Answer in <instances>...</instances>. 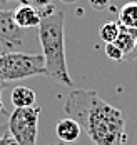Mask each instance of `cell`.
Listing matches in <instances>:
<instances>
[{"instance_id": "cell-1", "label": "cell", "mask_w": 137, "mask_h": 145, "mask_svg": "<svg viewBox=\"0 0 137 145\" xmlns=\"http://www.w3.org/2000/svg\"><path fill=\"white\" fill-rule=\"evenodd\" d=\"M64 110L79 122L95 145H124L125 117L122 110L102 100L95 90L74 88L65 100Z\"/></svg>"}, {"instance_id": "cell-2", "label": "cell", "mask_w": 137, "mask_h": 145, "mask_svg": "<svg viewBox=\"0 0 137 145\" xmlns=\"http://www.w3.org/2000/svg\"><path fill=\"white\" fill-rule=\"evenodd\" d=\"M39 12L42 15V22L39 25V42L45 60L47 77L59 85L74 88V80L69 73L65 60V33H64L65 14L62 10H55V7L52 5Z\"/></svg>"}, {"instance_id": "cell-3", "label": "cell", "mask_w": 137, "mask_h": 145, "mask_svg": "<svg viewBox=\"0 0 137 145\" xmlns=\"http://www.w3.org/2000/svg\"><path fill=\"white\" fill-rule=\"evenodd\" d=\"M33 75H47L42 54L3 52L0 54V80L15 82Z\"/></svg>"}, {"instance_id": "cell-4", "label": "cell", "mask_w": 137, "mask_h": 145, "mask_svg": "<svg viewBox=\"0 0 137 145\" xmlns=\"http://www.w3.org/2000/svg\"><path fill=\"white\" fill-rule=\"evenodd\" d=\"M40 107L33 105L27 108H14L9 115V133L18 145H37Z\"/></svg>"}, {"instance_id": "cell-5", "label": "cell", "mask_w": 137, "mask_h": 145, "mask_svg": "<svg viewBox=\"0 0 137 145\" xmlns=\"http://www.w3.org/2000/svg\"><path fill=\"white\" fill-rule=\"evenodd\" d=\"M0 45L3 52H12L24 45V29L14 18V10H0Z\"/></svg>"}, {"instance_id": "cell-6", "label": "cell", "mask_w": 137, "mask_h": 145, "mask_svg": "<svg viewBox=\"0 0 137 145\" xmlns=\"http://www.w3.org/2000/svg\"><path fill=\"white\" fill-rule=\"evenodd\" d=\"M14 18H15L17 25L22 29H33V27L39 29L42 22L40 12L30 3H22L20 7H17L14 10Z\"/></svg>"}, {"instance_id": "cell-7", "label": "cell", "mask_w": 137, "mask_h": 145, "mask_svg": "<svg viewBox=\"0 0 137 145\" xmlns=\"http://www.w3.org/2000/svg\"><path fill=\"white\" fill-rule=\"evenodd\" d=\"M55 133H57V137H59L60 142H64V144H72V142H75L77 138L80 137L82 127L79 125V122L74 120L72 117H67V118H62L60 122L57 123Z\"/></svg>"}, {"instance_id": "cell-8", "label": "cell", "mask_w": 137, "mask_h": 145, "mask_svg": "<svg viewBox=\"0 0 137 145\" xmlns=\"http://www.w3.org/2000/svg\"><path fill=\"white\" fill-rule=\"evenodd\" d=\"M10 100L14 108H27V107H33L35 102H37V93L35 90H32L29 87H24V85H18L14 87L10 92Z\"/></svg>"}, {"instance_id": "cell-9", "label": "cell", "mask_w": 137, "mask_h": 145, "mask_svg": "<svg viewBox=\"0 0 137 145\" xmlns=\"http://www.w3.org/2000/svg\"><path fill=\"white\" fill-rule=\"evenodd\" d=\"M119 27H121V29H119V35H117V39H115L114 44L124 52V55H125V58H127L132 52H134V48H136L137 30L127 29V27H124V25H121V24H119Z\"/></svg>"}, {"instance_id": "cell-10", "label": "cell", "mask_w": 137, "mask_h": 145, "mask_svg": "<svg viewBox=\"0 0 137 145\" xmlns=\"http://www.w3.org/2000/svg\"><path fill=\"white\" fill-rule=\"evenodd\" d=\"M121 25L127 29L137 30V2H129L119 10V20Z\"/></svg>"}, {"instance_id": "cell-11", "label": "cell", "mask_w": 137, "mask_h": 145, "mask_svg": "<svg viewBox=\"0 0 137 145\" xmlns=\"http://www.w3.org/2000/svg\"><path fill=\"white\" fill-rule=\"evenodd\" d=\"M119 22H106L100 29H99V37L102 42L106 44H114L117 35H119Z\"/></svg>"}, {"instance_id": "cell-12", "label": "cell", "mask_w": 137, "mask_h": 145, "mask_svg": "<svg viewBox=\"0 0 137 145\" xmlns=\"http://www.w3.org/2000/svg\"><path fill=\"white\" fill-rule=\"evenodd\" d=\"M106 55L110 58V60H114V62H121V60L125 58L124 52H122L115 44H106Z\"/></svg>"}, {"instance_id": "cell-13", "label": "cell", "mask_w": 137, "mask_h": 145, "mask_svg": "<svg viewBox=\"0 0 137 145\" xmlns=\"http://www.w3.org/2000/svg\"><path fill=\"white\" fill-rule=\"evenodd\" d=\"M89 3H90L92 8H95V10H102V8H106L107 5L110 3V0H89Z\"/></svg>"}, {"instance_id": "cell-14", "label": "cell", "mask_w": 137, "mask_h": 145, "mask_svg": "<svg viewBox=\"0 0 137 145\" xmlns=\"http://www.w3.org/2000/svg\"><path fill=\"white\" fill-rule=\"evenodd\" d=\"M0 145H18L15 142V138L7 132V133H3L2 137H0Z\"/></svg>"}, {"instance_id": "cell-15", "label": "cell", "mask_w": 137, "mask_h": 145, "mask_svg": "<svg viewBox=\"0 0 137 145\" xmlns=\"http://www.w3.org/2000/svg\"><path fill=\"white\" fill-rule=\"evenodd\" d=\"M30 2L37 10H42V8L49 7V5H52V0H30Z\"/></svg>"}, {"instance_id": "cell-16", "label": "cell", "mask_w": 137, "mask_h": 145, "mask_svg": "<svg viewBox=\"0 0 137 145\" xmlns=\"http://www.w3.org/2000/svg\"><path fill=\"white\" fill-rule=\"evenodd\" d=\"M0 114H2V115H10V114H9V112H7V108H5V107H3V100H2V97H0Z\"/></svg>"}, {"instance_id": "cell-17", "label": "cell", "mask_w": 137, "mask_h": 145, "mask_svg": "<svg viewBox=\"0 0 137 145\" xmlns=\"http://www.w3.org/2000/svg\"><path fill=\"white\" fill-rule=\"evenodd\" d=\"M9 132V123H2L0 125V137L3 135V133H7Z\"/></svg>"}, {"instance_id": "cell-18", "label": "cell", "mask_w": 137, "mask_h": 145, "mask_svg": "<svg viewBox=\"0 0 137 145\" xmlns=\"http://www.w3.org/2000/svg\"><path fill=\"white\" fill-rule=\"evenodd\" d=\"M7 87H9V82H2V80H0V97H2L3 90H5Z\"/></svg>"}, {"instance_id": "cell-19", "label": "cell", "mask_w": 137, "mask_h": 145, "mask_svg": "<svg viewBox=\"0 0 137 145\" xmlns=\"http://www.w3.org/2000/svg\"><path fill=\"white\" fill-rule=\"evenodd\" d=\"M134 58H137V44H136V48H134V52L127 57V60H134Z\"/></svg>"}, {"instance_id": "cell-20", "label": "cell", "mask_w": 137, "mask_h": 145, "mask_svg": "<svg viewBox=\"0 0 137 145\" xmlns=\"http://www.w3.org/2000/svg\"><path fill=\"white\" fill-rule=\"evenodd\" d=\"M47 145H65L64 142H50V144H47Z\"/></svg>"}, {"instance_id": "cell-21", "label": "cell", "mask_w": 137, "mask_h": 145, "mask_svg": "<svg viewBox=\"0 0 137 145\" xmlns=\"http://www.w3.org/2000/svg\"><path fill=\"white\" fill-rule=\"evenodd\" d=\"M62 2H72V0H62Z\"/></svg>"}, {"instance_id": "cell-22", "label": "cell", "mask_w": 137, "mask_h": 145, "mask_svg": "<svg viewBox=\"0 0 137 145\" xmlns=\"http://www.w3.org/2000/svg\"><path fill=\"white\" fill-rule=\"evenodd\" d=\"M0 2H9V0H0Z\"/></svg>"}]
</instances>
